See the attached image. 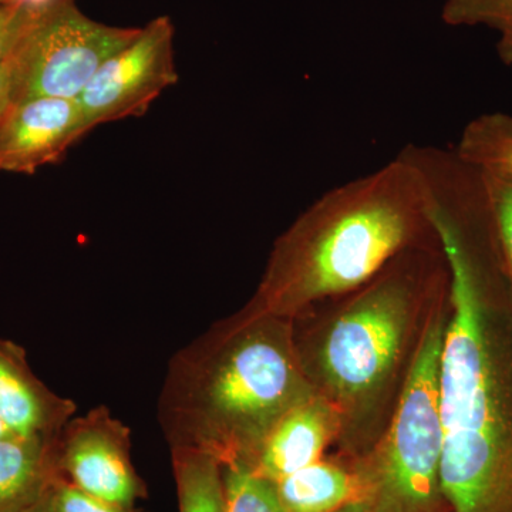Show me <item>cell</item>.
I'll return each instance as SVG.
<instances>
[{
    "label": "cell",
    "mask_w": 512,
    "mask_h": 512,
    "mask_svg": "<svg viewBox=\"0 0 512 512\" xmlns=\"http://www.w3.org/2000/svg\"><path fill=\"white\" fill-rule=\"evenodd\" d=\"M47 5H32V3L0 5V63L6 62L15 55L23 39Z\"/></svg>",
    "instance_id": "19"
},
{
    "label": "cell",
    "mask_w": 512,
    "mask_h": 512,
    "mask_svg": "<svg viewBox=\"0 0 512 512\" xmlns=\"http://www.w3.org/2000/svg\"><path fill=\"white\" fill-rule=\"evenodd\" d=\"M274 484L286 512H336L372 495V483L362 464L349 468L319 460Z\"/></svg>",
    "instance_id": "13"
},
{
    "label": "cell",
    "mask_w": 512,
    "mask_h": 512,
    "mask_svg": "<svg viewBox=\"0 0 512 512\" xmlns=\"http://www.w3.org/2000/svg\"><path fill=\"white\" fill-rule=\"evenodd\" d=\"M10 434H13L12 431L8 429V426H6L5 421H3L2 417H0V439H3V437L10 436Z\"/></svg>",
    "instance_id": "27"
},
{
    "label": "cell",
    "mask_w": 512,
    "mask_h": 512,
    "mask_svg": "<svg viewBox=\"0 0 512 512\" xmlns=\"http://www.w3.org/2000/svg\"><path fill=\"white\" fill-rule=\"evenodd\" d=\"M178 511L225 512L222 464L191 448H170Z\"/></svg>",
    "instance_id": "14"
},
{
    "label": "cell",
    "mask_w": 512,
    "mask_h": 512,
    "mask_svg": "<svg viewBox=\"0 0 512 512\" xmlns=\"http://www.w3.org/2000/svg\"><path fill=\"white\" fill-rule=\"evenodd\" d=\"M498 55L507 64H512V33H503L498 42Z\"/></svg>",
    "instance_id": "22"
},
{
    "label": "cell",
    "mask_w": 512,
    "mask_h": 512,
    "mask_svg": "<svg viewBox=\"0 0 512 512\" xmlns=\"http://www.w3.org/2000/svg\"><path fill=\"white\" fill-rule=\"evenodd\" d=\"M57 477L84 493L123 505L148 497L131 461V430L106 406L72 417L55 439Z\"/></svg>",
    "instance_id": "8"
},
{
    "label": "cell",
    "mask_w": 512,
    "mask_h": 512,
    "mask_svg": "<svg viewBox=\"0 0 512 512\" xmlns=\"http://www.w3.org/2000/svg\"><path fill=\"white\" fill-rule=\"evenodd\" d=\"M53 2V0H0V5L5 3H32V5H47V3Z\"/></svg>",
    "instance_id": "26"
},
{
    "label": "cell",
    "mask_w": 512,
    "mask_h": 512,
    "mask_svg": "<svg viewBox=\"0 0 512 512\" xmlns=\"http://www.w3.org/2000/svg\"><path fill=\"white\" fill-rule=\"evenodd\" d=\"M372 512H402L394 508L393 505L386 503V501L379 500V498L372 495Z\"/></svg>",
    "instance_id": "24"
},
{
    "label": "cell",
    "mask_w": 512,
    "mask_h": 512,
    "mask_svg": "<svg viewBox=\"0 0 512 512\" xmlns=\"http://www.w3.org/2000/svg\"><path fill=\"white\" fill-rule=\"evenodd\" d=\"M138 32L90 19L74 0H53L13 55L16 103L30 97L79 99L100 67Z\"/></svg>",
    "instance_id": "6"
},
{
    "label": "cell",
    "mask_w": 512,
    "mask_h": 512,
    "mask_svg": "<svg viewBox=\"0 0 512 512\" xmlns=\"http://www.w3.org/2000/svg\"><path fill=\"white\" fill-rule=\"evenodd\" d=\"M173 43V22L160 16L100 67L77 99L89 130L143 116L164 90L177 84Z\"/></svg>",
    "instance_id": "7"
},
{
    "label": "cell",
    "mask_w": 512,
    "mask_h": 512,
    "mask_svg": "<svg viewBox=\"0 0 512 512\" xmlns=\"http://www.w3.org/2000/svg\"><path fill=\"white\" fill-rule=\"evenodd\" d=\"M225 512H286L275 484L245 467H222Z\"/></svg>",
    "instance_id": "16"
},
{
    "label": "cell",
    "mask_w": 512,
    "mask_h": 512,
    "mask_svg": "<svg viewBox=\"0 0 512 512\" xmlns=\"http://www.w3.org/2000/svg\"><path fill=\"white\" fill-rule=\"evenodd\" d=\"M448 281L440 245L407 249L346 295L319 342L296 345L309 382L336 407L343 431L376 409L402 363L416 318Z\"/></svg>",
    "instance_id": "4"
},
{
    "label": "cell",
    "mask_w": 512,
    "mask_h": 512,
    "mask_svg": "<svg viewBox=\"0 0 512 512\" xmlns=\"http://www.w3.org/2000/svg\"><path fill=\"white\" fill-rule=\"evenodd\" d=\"M89 131L77 100H20L0 124V173H36L60 160Z\"/></svg>",
    "instance_id": "9"
},
{
    "label": "cell",
    "mask_w": 512,
    "mask_h": 512,
    "mask_svg": "<svg viewBox=\"0 0 512 512\" xmlns=\"http://www.w3.org/2000/svg\"><path fill=\"white\" fill-rule=\"evenodd\" d=\"M448 268L440 363L448 512H512V322L495 311L463 225L434 211Z\"/></svg>",
    "instance_id": "1"
},
{
    "label": "cell",
    "mask_w": 512,
    "mask_h": 512,
    "mask_svg": "<svg viewBox=\"0 0 512 512\" xmlns=\"http://www.w3.org/2000/svg\"><path fill=\"white\" fill-rule=\"evenodd\" d=\"M16 103V76L13 56L0 63V124Z\"/></svg>",
    "instance_id": "21"
},
{
    "label": "cell",
    "mask_w": 512,
    "mask_h": 512,
    "mask_svg": "<svg viewBox=\"0 0 512 512\" xmlns=\"http://www.w3.org/2000/svg\"><path fill=\"white\" fill-rule=\"evenodd\" d=\"M450 26H488L512 33V0H446L441 13Z\"/></svg>",
    "instance_id": "18"
},
{
    "label": "cell",
    "mask_w": 512,
    "mask_h": 512,
    "mask_svg": "<svg viewBox=\"0 0 512 512\" xmlns=\"http://www.w3.org/2000/svg\"><path fill=\"white\" fill-rule=\"evenodd\" d=\"M315 392L293 320L244 308L171 357L157 419L170 448L251 470L272 427Z\"/></svg>",
    "instance_id": "2"
},
{
    "label": "cell",
    "mask_w": 512,
    "mask_h": 512,
    "mask_svg": "<svg viewBox=\"0 0 512 512\" xmlns=\"http://www.w3.org/2000/svg\"><path fill=\"white\" fill-rule=\"evenodd\" d=\"M25 512H52L50 511L49 504H47L46 494L45 497L39 501V503H36L33 505V507H30L29 510H26Z\"/></svg>",
    "instance_id": "25"
},
{
    "label": "cell",
    "mask_w": 512,
    "mask_h": 512,
    "mask_svg": "<svg viewBox=\"0 0 512 512\" xmlns=\"http://www.w3.org/2000/svg\"><path fill=\"white\" fill-rule=\"evenodd\" d=\"M439 245L426 178L399 153L299 215L276 239L245 308L295 320L316 303L362 288L407 249Z\"/></svg>",
    "instance_id": "3"
},
{
    "label": "cell",
    "mask_w": 512,
    "mask_h": 512,
    "mask_svg": "<svg viewBox=\"0 0 512 512\" xmlns=\"http://www.w3.org/2000/svg\"><path fill=\"white\" fill-rule=\"evenodd\" d=\"M477 171L500 248L505 276L512 289V177Z\"/></svg>",
    "instance_id": "17"
},
{
    "label": "cell",
    "mask_w": 512,
    "mask_h": 512,
    "mask_svg": "<svg viewBox=\"0 0 512 512\" xmlns=\"http://www.w3.org/2000/svg\"><path fill=\"white\" fill-rule=\"evenodd\" d=\"M76 410L35 375L22 346L0 338V417L13 434L55 439Z\"/></svg>",
    "instance_id": "11"
},
{
    "label": "cell",
    "mask_w": 512,
    "mask_h": 512,
    "mask_svg": "<svg viewBox=\"0 0 512 512\" xmlns=\"http://www.w3.org/2000/svg\"><path fill=\"white\" fill-rule=\"evenodd\" d=\"M454 151L477 170L512 177V117L504 113L477 117L464 128Z\"/></svg>",
    "instance_id": "15"
},
{
    "label": "cell",
    "mask_w": 512,
    "mask_h": 512,
    "mask_svg": "<svg viewBox=\"0 0 512 512\" xmlns=\"http://www.w3.org/2000/svg\"><path fill=\"white\" fill-rule=\"evenodd\" d=\"M448 286L431 301L386 434L366 458L372 495L402 512H448L441 494L440 363Z\"/></svg>",
    "instance_id": "5"
},
{
    "label": "cell",
    "mask_w": 512,
    "mask_h": 512,
    "mask_svg": "<svg viewBox=\"0 0 512 512\" xmlns=\"http://www.w3.org/2000/svg\"><path fill=\"white\" fill-rule=\"evenodd\" d=\"M372 495L362 500L353 501L336 512H372Z\"/></svg>",
    "instance_id": "23"
},
{
    "label": "cell",
    "mask_w": 512,
    "mask_h": 512,
    "mask_svg": "<svg viewBox=\"0 0 512 512\" xmlns=\"http://www.w3.org/2000/svg\"><path fill=\"white\" fill-rule=\"evenodd\" d=\"M55 439L18 434L0 439V512H25L45 497L57 478Z\"/></svg>",
    "instance_id": "12"
},
{
    "label": "cell",
    "mask_w": 512,
    "mask_h": 512,
    "mask_svg": "<svg viewBox=\"0 0 512 512\" xmlns=\"http://www.w3.org/2000/svg\"><path fill=\"white\" fill-rule=\"evenodd\" d=\"M46 500L52 512H148L137 505L130 507L93 497L60 477L50 485Z\"/></svg>",
    "instance_id": "20"
},
{
    "label": "cell",
    "mask_w": 512,
    "mask_h": 512,
    "mask_svg": "<svg viewBox=\"0 0 512 512\" xmlns=\"http://www.w3.org/2000/svg\"><path fill=\"white\" fill-rule=\"evenodd\" d=\"M342 433L343 421L338 410L315 392L293 406L272 427L251 471L276 483L322 460L326 447Z\"/></svg>",
    "instance_id": "10"
}]
</instances>
